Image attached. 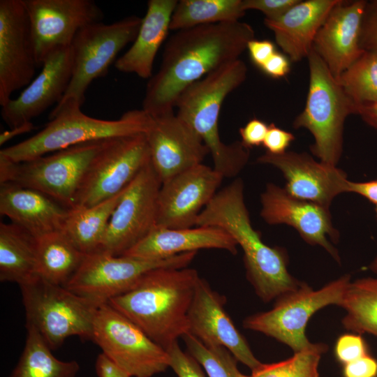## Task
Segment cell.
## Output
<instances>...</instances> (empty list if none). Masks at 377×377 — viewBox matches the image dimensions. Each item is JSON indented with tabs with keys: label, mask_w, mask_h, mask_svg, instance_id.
<instances>
[{
	"label": "cell",
	"mask_w": 377,
	"mask_h": 377,
	"mask_svg": "<svg viewBox=\"0 0 377 377\" xmlns=\"http://www.w3.org/2000/svg\"><path fill=\"white\" fill-rule=\"evenodd\" d=\"M253 39V27L239 20L177 31L165 45L158 71L149 79L142 109L150 116L174 112L187 87L239 59Z\"/></svg>",
	"instance_id": "1"
},
{
	"label": "cell",
	"mask_w": 377,
	"mask_h": 377,
	"mask_svg": "<svg viewBox=\"0 0 377 377\" xmlns=\"http://www.w3.org/2000/svg\"><path fill=\"white\" fill-rule=\"evenodd\" d=\"M199 278L188 267L153 269L108 304L167 350L190 333L188 312Z\"/></svg>",
	"instance_id": "2"
},
{
	"label": "cell",
	"mask_w": 377,
	"mask_h": 377,
	"mask_svg": "<svg viewBox=\"0 0 377 377\" xmlns=\"http://www.w3.org/2000/svg\"><path fill=\"white\" fill-rule=\"evenodd\" d=\"M195 226H214L229 233L244 252L246 276L258 297L268 302L300 285L289 273L285 251L264 243L251 224L244 182L236 178L218 191L199 214Z\"/></svg>",
	"instance_id": "3"
},
{
	"label": "cell",
	"mask_w": 377,
	"mask_h": 377,
	"mask_svg": "<svg viewBox=\"0 0 377 377\" xmlns=\"http://www.w3.org/2000/svg\"><path fill=\"white\" fill-rule=\"evenodd\" d=\"M247 67L238 59L187 87L175 103L177 115L200 135L213 159V168L223 177H236L246 165L249 149L241 141L229 145L219 136L218 121L226 97L246 80Z\"/></svg>",
	"instance_id": "4"
},
{
	"label": "cell",
	"mask_w": 377,
	"mask_h": 377,
	"mask_svg": "<svg viewBox=\"0 0 377 377\" xmlns=\"http://www.w3.org/2000/svg\"><path fill=\"white\" fill-rule=\"evenodd\" d=\"M309 84L305 106L293 123L313 135L312 154L326 164L337 166L343 151L346 118L356 114L357 105L346 94L325 62L312 48L307 58Z\"/></svg>",
	"instance_id": "5"
},
{
	"label": "cell",
	"mask_w": 377,
	"mask_h": 377,
	"mask_svg": "<svg viewBox=\"0 0 377 377\" xmlns=\"http://www.w3.org/2000/svg\"><path fill=\"white\" fill-rule=\"evenodd\" d=\"M38 133L16 145L1 149L0 157L19 163L80 144L145 133L149 115L142 109L125 112L117 120L89 117L81 108L66 109L52 118Z\"/></svg>",
	"instance_id": "6"
},
{
	"label": "cell",
	"mask_w": 377,
	"mask_h": 377,
	"mask_svg": "<svg viewBox=\"0 0 377 377\" xmlns=\"http://www.w3.org/2000/svg\"><path fill=\"white\" fill-rule=\"evenodd\" d=\"M19 286L26 327H34L52 350L59 348L72 336L91 341L98 306L39 276Z\"/></svg>",
	"instance_id": "7"
},
{
	"label": "cell",
	"mask_w": 377,
	"mask_h": 377,
	"mask_svg": "<svg viewBox=\"0 0 377 377\" xmlns=\"http://www.w3.org/2000/svg\"><path fill=\"white\" fill-rule=\"evenodd\" d=\"M142 20L131 15L111 24L94 23L78 31L71 45L73 71L70 84L49 119L66 109L81 108L90 84L104 77L119 52L133 42Z\"/></svg>",
	"instance_id": "8"
},
{
	"label": "cell",
	"mask_w": 377,
	"mask_h": 377,
	"mask_svg": "<svg viewBox=\"0 0 377 377\" xmlns=\"http://www.w3.org/2000/svg\"><path fill=\"white\" fill-rule=\"evenodd\" d=\"M105 140L80 144L24 162L0 157V184L13 183L37 190L71 208L86 171Z\"/></svg>",
	"instance_id": "9"
},
{
	"label": "cell",
	"mask_w": 377,
	"mask_h": 377,
	"mask_svg": "<svg viewBox=\"0 0 377 377\" xmlns=\"http://www.w3.org/2000/svg\"><path fill=\"white\" fill-rule=\"evenodd\" d=\"M350 282V276L345 274L317 290L302 283L295 290L278 297L272 309L245 318L243 326L276 339L294 353L310 348L313 343L305 334L309 320L327 305L340 306Z\"/></svg>",
	"instance_id": "10"
},
{
	"label": "cell",
	"mask_w": 377,
	"mask_h": 377,
	"mask_svg": "<svg viewBox=\"0 0 377 377\" xmlns=\"http://www.w3.org/2000/svg\"><path fill=\"white\" fill-rule=\"evenodd\" d=\"M198 251L163 260H142L105 251L85 255L65 288L96 306L130 290L147 272L160 267H187Z\"/></svg>",
	"instance_id": "11"
},
{
	"label": "cell",
	"mask_w": 377,
	"mask_h": 377,
	"mask_svg": "<svg viewBox=\"0 0 377 377\" xmlns=\"http://www.w3.org/2000/svg\"><path fill=\"white\" fill-rule=\"evenodd\" d=\"M91 341L131 377H151L170 367L167 350L108 303L96 309Z\"/></svg>",
	"instance_id": "12"
},
{
	"label": "cell",
	"mask_w": 377,
	"mask_h": 377,
	"mask_svg": "<svg viewBox=\"0 0 377 377\" xmlns=\"http://www.w3.org/2000/svg\"><path fill=\"white\" fill-rule=\"evenodd\" d=\"M150 161L145 133L105 139L86 171L74 206L90 207L117 195Z\"/></svg>",
	"instance_id": "13"
},
{
	"label": "cell",
	"mask_w": 377,
	"mask_h": 377,
	"mask_svg": "<svg viewBox=\"0 0 377 377\" xmlns=\"http://www.w3.org/2000/svg\"><path fill=\"white\" fill-rule=\"evenodd\" d=\"M161 184L150 161L123 191L101 251L121 256L156 226Z\"/></svg>",
	"instance_id": "14"
},
{
	"label": "cell",
	"mask_w": 377,
	"mask_h": 377,
	"mask_svg": "<svg viewBox=\"0 0 377 377\" xmlns=\"http://www.w3.org/2000/svg\"><path fill=\"white\" fill-rule=\"evenodd\" d=\"M28 13L38 67L56 50L70 47L82 28L102 22L93 0H23Z\"/></svg>",
	"instance_id": "15"
},
{
	"label": "cell",
	"mask_w": 377,
	"mask_h": 377,
	"mask_svg": "<svg viewBox=\"0 0 377 377\" xmlns=\"http://www.w3.org/2000/svg\"><path fill=\"white\" fill-rule=\"evenodd\" d=\"M38 68L23 0L0 1V105L27 86Z\"/></svg>",
	"instance_id": "16"
},
{
	"label": "cell",
	"mask_w": 377,
	"mask_h": 377,
	"mask_svg": "<svg viewBox=\"0 0 377 377\" xmlns=\"http://www.w3.org/2000/svg\"><path fill=\"white\" fill-rule=\"evenodd\" d=\"M223 178L213 168L200 163L162 183L156 226L173 229L195 226L199 214L217 193Z\"/></svg>",
	"instance_id": "17"
},
{
	"label": "cell",
	"mask_w": 377,
	"mask_h": 377,
	"mask_svg": "<svg viewBox=\"0 0 377 377\" xmlns=\"http://www.w3.org/2000/svg\"><path fill=\"white\" fill-rule=\"evenodd\" d=\"M260 203V216L267 223L293 227L306 242L323 247L340 262L338 251L330 241L337 242L339 238L330 208L297 198L272 183L267 184L261 193Z\"/></svg>",
	"instance_id": "18"
},
{
	"label": "cell",
	"mask_w": 377,
	"mask_h": 377,
	"mask_svg": "<svg viewBox=\"0 0 377 377\" xmlns=\"http://www.w3.org/2000/svg\"><path fill=\"white\" fill-rule=\"evenodd\" d=\"M145 133L151 164L162 183L202 163L209 154L200 135L174 112L149 115Z\"/></svg>",
	"instance_id": "19"
},
{
	"label": "cell",
	"mask_w": 377,
	"mask_h": 377,
	"mask_svg": "<svg viewBox=\"0 0 377 377\" xmlns=\"http://www.w3.org/2000/svg\"><path fill=\"white\" fill-rule=\"evenodd\" d=\"M256 162L278 168L286 181L285 189L297 198L330 208L337 195L347 193L349 180L343 170L317 161L306 152L266 151Z\"/></svg>",
	"instance_id": "20"
},
{
	"label": "cell",
	"mask_w": 377,
	"mask_h": 377,
	"mask_svg": "<svg viewBox=\"0 0 377 377\" xmlns=\"http://www.w3.org/2000/svg\"><path fill=\"white\" fill-rule=\"evenodd\" d=\"M226 300L199 278L188 312L190 333L207 346H221L251 371L262 365L224 309Z\"/></svg>",
	"instance_id": "21"
},
{
	"label": "cell",
	"mask_w": 377,
	"mask_h": 377,
	"mask_svg": "<svg viewBox=\"0 0 377 377\" xmlns=\"http://www.w3.org/2000/svg\"><path fill=\"white\" fill-rule=\"evenodd\" d=\"M40 73L15 98L1 107V116L10 128L31 120L54 104L67 91L73 71L71 46L52 52Z\"/></svg>",
	"instance_id": "22"
},
{
	"label": "cell",
	"mask_w": 377,
	"mask_h": 377,
	"mask_svg": "<svg viewBox=\"0 0 377 377\" xmlns=\"http://www.w3.org/2000/svg\"><path fill=\"white\" fill-rule=\"evenodd\" d=\"M367 1L339 0L314 38L313 49L336 79L364 53L360 34Z\"/></svg>",
	"instance_id": "23"
},
{
	"label": "cell",
	"mask_w": 377,
	"mask_h": 377,
	"mask_svg": "<svg viewBox=\"0 0 377 377\" xmlns=\"http://www.w3.org/2000/svg\"><path fill=\"white\" fill-rule=\"evenodd\" d=\"M236 241L222 228L197 226L173 229L156 226L145 238L121 256L142 260H163L203 249H224L237 253Z\"/></svg>",
	"instance_id": "24"
},
{
	"label": "cell",
	"mask_w": 377,
	"mask_h": 377,
	"mask_svg": "<svg viewBox=\"0 0 377 377\" xmlns=\"http://www.w3.org/2000/svg\"><path fill=\"white\" fill-rule=\"evenodd\" d=\"M68 208L48 195L13 183H1L0 213L35 238L63 230Z\"/></svg>",
	"instance_id": "25"
},
{
	"label": "cell",
	"mask_w": 377,
	"mask_h": 377,
	"mask_svg": "<svg viewBox=\"0 0 377 377\" xmlns=\"http://www.w3.org/2000/svg\"><path fill=\"white\" fill-rule=\"evenodd\" d=\"M339 0H300L276 20H264L277 45L290 61L307 58L314 38L332 8Z\"/></svg>",
	"instance_id": "26"
},
{
	"label": "cell",
	"mask_w": 377,
	"mask_h": 377,
	"mask_svg": "<svg viewBox=\"0 0 377 377\" xmlns=\"http://www.w3.org/2000/svg\"><path fill=\"white\" fill-rule=\"evenodd\" d=\"M178 1L149 0L131 47L114 62L120 72L134 73L143 79L152 77L153 65L170 29L171 17Z\"/></svg>",
	"instance_id": "27"
},
{
	"label": "cell",
	"mask_w": 377,
	"mask_h": 377,
	"mask_svg": "<svg viewBox=\"0 0 377 377\" xmlns=\"http://www.w3.org/2000/svg\"><path fill=\"white\" fill-rule=\"evenodd\" d=\"M123 191L96 205L68 209L62 231L84 255L101 251L110 219Z\"/></svg>",
	"instance_id": "28"
},
{
	"label": "cell",
	"mask_w": 377,
	"mask_h": 377,
	"mask_svg": "<svg viewBox=\"0 0 377 377\" xmlns=\"http://www.w3.org/2000/svg\"><path fill=\"white\" fill-rule=\"evenodd\" d=\"M36 276V239L13 223L1 222V281L15 282L20 286Z\"/></svg>",
	"instance_id": "29"
},
{
	"label": "cell",
	"mask_w": 377,
	"mask_h": 377,
	"mask_svg": "<svg viewBox=\"0 0 377 377\" xmlns=\"http://www.w3.org/2000/svg\"><path fill=\"white\" fill-rule=\"evenodd\" d=\"M36 239V272L43 279L64 286L76 273L85 255L62 231Z\"/></svg>",
	"instance_id": "30"
},
{
	"label": "cell",
	"mask_w": 377,
	"mask_h": 377,
	"mask_svg": "<svg viewBox=\"0 0 377 377\" xmlns=\"http://www.w3.org/2000/svg\"><path fill=\"white\" fill-rule=\"evenodd\" d=\"M27 335L23 352L9 377H76L77 362L56 358L39 333L26 327Z\"/></svg>",
	"instance_id": "31"
},
{
	"label": "cell",
	"mask_w": 377,
	"mask_h": 377,
	"mask_svg": "<svg viewBox=\"0 0 377 377\" xmlns=\"http://www.w3.org/2000/svg\"><path fill=\"white\" fill-rule=\"evenodd\" d=\"M340 306L346 311L342 319L345 328L356 334L377 337V277L350 281Z\"/></svg>",
	"instance_id": "32"
},
{
	"label": "cell",
	"mask_w": 377,
	"mask_h": 377,
	"mask_svg": "<svg viewBox=\"0 0 377 377\" xmlns=\"http://www.w3.org/2000/svg\"><path fill=\"white\" fill-rule=\"evenodd\" d=\"M245 13L242 0H181L172 15L170 29L239 21Z\"/></svg>",
	"instance_id": "33"
},
{
	"label": "cell",
	"mask_w": 377,
	"mask_h": 377,
	"mask_svg": "<svg viewBox=\"0 0 377 377\" xmlns=\"http://www.w3.org/2000/svg\"><path fill=\"white\" fill-rule=\"evenodd\" d=\"M337 80L357 106L377 104V54L364 52Z\"/></svg>",
	"instance_id": "34"
},
{
	"label": "cell",
	"mask_w": 377,
	"mask_h": 377,
	"mask_svg": "<svg viewBox=\"0 0 377 377\" xmlns=\"http://www.w3.org/2000/svg\"><path fill=\"white\" fill-rule=\"evenodd\" d=\"M327 349L324 343H313L310 348L294 353L287 360L272 364L263 363L251 371V375L239 371L237 377H319V362Z\"/></svg>",
	"instance_id": "35"
},
{
	"label": "cell",
	"mask_w": 377,
	"mask_h": 377,
	"mask_svg": "<svg viewBox=\"0 0 377 377\" xmlns=\"http://www.w3.org/2000/svg\"><path fill=\"white\" fill-rule=\"evenodd\" d=\"M182 338L187 352L204 368L207 377H237V360L227 348L205 345L191 333Z\"/></svg>",
	"instance_id": "36"
},
{
	"label": "cell",
	"mask_w": 377,
	"mask_h": 377,
	"mask_svg": "<svg viewBox=\"0 0 377 377\" xmlns=\"http://www.w3.org/2000/svg\"><path fill=\"white\" fill-rule=\"evenodd\" d=\"M360 46L364 52L377 54V0L367 1L362 17Z\"/></svg>",
	"instance_id": "37"
},
{
	"label": "cell",
	"mask_w": 377,
	"mask_h": 377,
	"mask_svg": "<svg viewBox=\"0 0 377 377\" xmlns=\"http://www.w3.org/2000/svg\"><path fill=\"white\" fill-rule=\"evenodd\" d=\"M334 353L338 361L343 365L369 354L364 339L359 334L340 336L335 344Z\"/></svg>",
	"instance_id": "38"
},
{
	"label": "cell",
	"mask_w": 377,
	"mask_h": 377,
	"mask_svg": "<svg viewBox=\"0 0 377 377\" xmlns=\"http://www.w3.org/2000/svg\"><path fill=\"white\" fill-rule=\"evenodd\" d=\"M170 367L177 377H206L198 362L188 353L182 350L178 341L167 350Z\"/></svg>",
	"instance_id": "39"
},
{
	"label": "cell",
	"mask_w": 377,
	"mask_h": 377,
	"mask_svg": "<svg viewBox=\"0 0 377 377\" xmlns=\"http://www.w3.org/2000/svg\"><path fill=\"white\" fill-rule=\"evenodd\" d=\"M300 0H242L243 8L256 10L265 15V19L276 20L284 15Z\"/></svg>",
	"instance_id": "40"
},
{
	"label": "cell",
	"mask_w": 377,
	"mask_h": 377,
	"mask_svg": "<svg viewBox=\"0 0 377 377\" xmlns=\"http://www.w3.org/2000/svg\"><path fill=\"white\" fill-rule=\"evenodd\" d=\"M295 139V135L286 130L276 126L274 123L269 125L263 145L266 151L272 154H281Z\"/></svg>",
	"instance_id": "41"
},
{
	"label": "cell",
	"mask_w": 377,
	"mask_h": 377,
	"mask_svg": "<svg viewBox=\"0 0 377 377\" xmlns=\"http://www.w3.org/2000/svg\"><path fill=\"white\" fill-rule=\"evenodd\" d=\"M269 125L263 121L253 118L239 128L242 144L247 148L263 145Z\"/></svg>",
	"instance_id": "42"
},
{
	"label": "cell",
	"mask_w": 377,
	"mask_h": 377,
	"mask_svg": "<svg viewBox=\"0 0 377 377\" xmlns=\"http://www.w3.org/2000/svg\"><path fill=\"white\" fill-rule=\"evenodd\" d=\"M343 377H377V360L367 354L343 365Z\"/></svg>",
	"instance_id": "43"
},
{
	"label": "cell",
	"mask_w": 377,
	"mask_h": 377,
	"mask_svg": "<svg viewBox=\"0 0 377 377\" xmlns=\"http://www.w3.org/2000/svg\"><path fill=\"white\" fill-rule=\"evenodd\" d=\"M252 61L260 68L276 52L274 44L268 40L253 39L247 45Z\"/></svg>",
	"instance_id": "44"
},
{
	"label": "cell",
	"mask_w": 377,
	"mask_h": 377,
	"mask_svg": "<svg viewBox=\"0 0 377 377\" xmlns=\"http://www.w3.org/2000/svg\"><path fill=\"white\" fill-rule=\"evenodd\" d=\"M290 66L288 57L276 51L260 69L272 77L280 78L285 77L289 73Z\"/></svg>",
	"instance_id": "45"
},
{
	"label": "cell",
	"mask_w": 377,
	"mask_h": 377,
	"mask_svg": "<svg viewBox=\"0 0 377 377\" xmlns=\"http://www.w3.org/2000/svg\"><path fill=\"white\" fill-rule=\"evenodd\" d=\"M95 367L98 377H131L114 364L103 353L98 355Z\"/></svg>",
	"instance_id": "46"
},
{
	"label": "cell",
	"mask_w": 377,
	"mask_h": 377,
	"mask_svg": "<svg viewBox=\"0 0 377 377\" xmlns=\"http://www.w3.org/2000/svg\"><path fill=\"white\" fill-rule=\"evenodd\" d=\"M347 193H355L377 205V179L368 182L348 181Z\"/></svg>",
	"instance_id": "47"
},
{
	"label": "cell",
	"mask_w": 377,
	"mask_h": 377,
	"mask_svg": "<svg viewBox=\"0 0 377 377\" xmlns=\"http://www.w3.org/2000/svg\"><path fill=\"white\" fill-rule=\"evenodd\" d=\"M35 128L36 127L32 121H28L5 131L0 134V145H3L15 136L29 133Z\"/></svg>",
	"instance_id": "48"
},
{
	"label": "cell",
	"mask_w": 377,
	"mask_h": 377,
	"mask_svg": "<svg viewBox=\"0 0 377 377\" xmlns=\"http://www.w3.org/2000/svg\"><path fill=\"white\" fill-rule=\"evenodd\" d=\"M357 115L370 126L377 128V104L357 106Z\"/></svg>",
	"instance_id": "49"
},
{
	"label": "cell",
	"mask_w": 377,
	"mask_h": 377,
	"mask_svg": "<svg viewBox=\"0 0 377 377\" xmlns=\"http://www.w3.org/2000/svg\"><path fill=\"white\" fill-rule=\"evenodd\" d=\"M369 269L377 274V255L369 266Z\"/></svg>",
	"instance_id": "50"
},
{
	"label": "cell",
	"mask_w": 377,
	"mask_h": 377,
	"mask_svg": "<svg viewBox=\"0 0 377 377\" xmlns=\"http://www.w3.org/2000/svg\"><path fill=\"white\" fill-rule=\"evenodd\" d=\"M375 212H376V218H377V205H376Z\"/></svg>",
	"instance_id": "51"
}]
</instances>
